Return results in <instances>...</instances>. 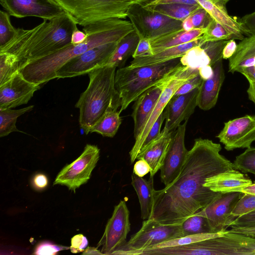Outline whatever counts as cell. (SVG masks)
I'll use <instances>...</instances> for the list:
<instances>
[{"label":"cell","mask_w":255,"mask_h":255,"mask_svg":"<svg viewBox=\"0 0 255 255\" xmlns=\"http://www.w3.org/2000/svg\"><path fill=\"white\" fill-rule=\"evenodd\" d=\"M220 144L208 139H195L178 177L154 192L153 206L149 219L161 224H182L202 210L220 193L204 186L206 180L232 169L233 163L220 154Z\"/></svg>","instance_id":"obj_1"},{"label":"cell","mask_w":255,"mask_h":255,"mask_svg":"<svg viewBox=\"0 0 255 255\" xmlns=\"http://www.w3.org/2000/svg\"><path fill=\"white\" fill-rule=\"evenodd\" d=\"M134 30L129 20L112 18L98 21L83 27L87 35L83 43L67 46L45 57L32 61L19 71L31 82L41 85L56 78L57 71L66 62L89 49L100 45L119 41Z\"/></svg>","instance_id":"obj_2"},{"label":"cell","mask_w":255,"mask_h":255,"mask_svg":"<svg viewBox=\"0 0 255 255\" xmlns=\"http://www.w3.org/2000/svg\"><path fill=\"white\" fill-rule=\"evenodd\" d=\"M77 28L74 18L65 11L49 20H44L32 29L16 28L14 36L0 48V52L15 55L20 69L70 44L72 33Z\"/></svg>","instance_id":"obj_3"},{"label":"cell","mask_w":255,"mask_h":255,"mask_svg":"<svg viewBox=\"0 0 255 255\" xmlns=\"http://www.w3.org/2000/svg\"><path fill=\"white\" fill-rule=\"evenodd\" d=\"M116 67L105 65L89 72V85L75 105L80 128L86 134L106 112L118 110L121 100L115 87Z\"/></svg>","instance_id":"obj_4"},{"label":"cell","mask_w":255,"mask_h":255,"mask_svg":"<svg viewBox=\"0 0 255 255\" xmlns=\"http://www.w3.org/2000/svg\"><path fill=\"white\" fill-rule=\"evenodd\" d=\"M183 65L180 57L154 65L119 68L116 72L115 87L121 98L119 112L126 110L146 90L169 76Z\"/></svg>","instance_id":"obj_5"},{"label":"cell","mask_w":255,"mask_h":255,"mask_svg":"<svg viewBox=\"0 0 255 255\" xmlns=\"http://www.w3.org/2000/svg\"><path fill=\"white\" fill-rule=\"evenodd\" d=\"M82 26L112 18L126 19L134 0H54Z\"/></svg>","instance_id":"obj_6"},{"label":"cell","mask_w":255,"mask_h":255,"mask_svg":"<svg viewBox=\"0 0 255 255\" xmlns=\"http://www.w3.org/2000/svg\"><path fill=\"white\" fill-rule=\"evenodd\" d=\"M182 237V224H163L148 219L144 220L140 229L112 255H137L155 245Z\"/></svg>","instance_id":"obj_7"},{"label":"cell","mask_w":255,"mask_h":255,"mask_svg":"<svg viewBox=\"0 0 255 255\" xmlns=\"http://www.w3.org/2000/svg\"><path fill=\"white\" fill-rule=\"evenodd\" d=\"M127 17L139 38L150 40L182 29V21L143 7L134 1L128 10Z\"/></svg>","instance_id":"obj_8"},{"label":"cell","mask_w":255,"mask_h":255,"mask_svg":"<svg viewBox=\"0 0 255 255\" xmlns=\"http://www.w3.org/2000/svg\"><path fill=\"white\" fill-rule=\"evenodd\" d=\"M100 149L87 144L80 156L65 166L57 174L53 185H64L75 193L76 189L86 184L99 159Z\"/></svg>","instance_id":"obj_9"},{"label":"cell","mask_w":255,"mask_h":255,"mask_svg":"<svg viewBox=\"0 0 255 255\" xmlns=\"http://www.w3.org/2000/svg\"><path fill=\"white\" fill-rule=\"evenodd\" d=\"M118 42L99 45L72 58L57 71L56 77L65 78L80 76L106 65Z\"/></svg>","instance_id":"obj_10"},{"label":"cell","mask_w":255,"mask_h":255,"mask_svg":"<svg viewBox=\"0 0 255 255\" xmlns=\"http://www.w3.org/2000/svg\"><path fill=\"white\" fill-rule=\"evenodd\" d=\"M199 74V69H192L184 66L175 78L165 88L148 118L142 130L135 139L134 144L129 152L131 164L136 159L137 156L151 127L164 111L168 101L175 92L189 79L195 77Z\"/></svg>","instance_id":"obj_11"},{"label":"cell","mask_w":255,"mask_h":255,"mask_svg":"<svg viewBox=\"0 0 255 255\" xmlns=\"http://www.w3.org/2000/svg\"><path fill=\"white\" fill-rule=\"evenodd\" d=\"M130 230L129 212L125 201L121 200L115 207L97 248L102 247L101 251L104 255H112L126 243Z\"/></svg>","instance_id":"obj_12"},{"label":"cell","mask_w":255,"mask_h":255,"mask_svg":"<svg viewBox=\"0 0 255 255\" xmlns=\"http://www.w3.org/2000/svg\"><path fill=\"white\" fill-rule=\"evenodd\" d=\"M243 194L242 192L220 193L195 214L207 218L212 233L225 231L237 218L232 212Z\"/></svg>","instance_id":"obj_13"},{"label":"cell","mask_w":255,"mask_h":255,"mask_svg":"<svg viewBox=\"0 0 255 255\" xmlns=\"http://www.w3.org/2000/svg\"><path fill=\"white\" fill-rule=\"evenodd\" d=\"M216 137L228 151L251 147L255 141V116L246 115L225 123Z\"/></svg>","instance_id":"obj_14"},{"label":"cell","mask_w":255,"mask_h":255,"mask_svg":"<svg viewBox=\"0 0 255 255\" xmlns=\"http://www.w3.org/2000/svg\"><path fill=\"white\" fill-rule=\"evenodd\" d=\"M187 122L185 121L174 132L160 169L161 181L165 186L178 177L186 160L188 152L185 145Z\"/></svg>","instance_id":"obj_15"},{"label":"cell","mask_w":255,"mask_h":255,"mask_svg":"<svg viewBox=\"0 0 255 255\" xmlns=\"http://www.w3.org/2000/svg\"><path fill=\"white\" fill-rule=\"evenodd\" d=\"M0 3L16 18L37 17L49 20L65 11L54 0H0Z\"/></svg>","instance_id":"obj_16"},{"label":"cell","mask_w":255,"mask_h":255,"mask_svg":"<svg viewBox=\"0 0 255 255\" xmlns=\"http://www.w3.org/2000/svg\"><path fill=\"white\" fill-rule=\"evenodd\" d=\"M183 66V65L178 70L146 90L134 101L131 114L134 123V139L142 130L163 90L175 78Z\"/></svg>","instance_id":"obj_17"},{"label":"cell","mask_w":255,"mask_h":255,"mask_svg":"<svg viewBox=\"0 0 255 255\" xmlns=\"http://www.w3.org/2000/svg\"><path fill=\"white\" fill-rule=\"evenodd\" d=\"M40 88V85L27 81L17 72L0 85V109H11L27 104Z\"/></svg>","instance_id":"obj_18"},{"label":"cell","mask_w":255,"mask_h":255,"mask_svg":"<svg viewBox=\"0 0 255 255\" xmlns=\"http://www.w3.org/2000/svg\"><path fill=\"white\" fill-rule=\"evenodd\" d=\"M199 87L186 94L173 95L166 105L164 112V128L170 132L175 131L181 122L188 120L197 106Z\"/></svg>","instance_id":"obj_19"},{"label":"cell","mask_w":255,"mask_h":255,"mask_svg":"<svg viewBox=\"0 0 255 255\" xmlns=\"http://www.w3.org/2000/svg\"><path fill=\"white\" fill-rule=\"evenodd\" d=\"M222 60H219L212 66L213 70L212 76L207 80H203L199 87L197 102V106L201 110H209L217 103L225 79Z\"/></svg>","instance_id":"obj_20"},{"label":"cell","mask_w":255,"mask_h":255,"mask_svg":"<svg viewBox=\"0 0 255 255\" xmlns=\"http://www.w3.org/2000/svg\"><path fill=\"white\" fill-rule=\"evenodd\" d=\"M252 183V181L243 173L233 168L208 178L204 186L214 192L224 194L242 192Z\"/></svg>","instance_id":"obj_21"},{"label":"cell","mask_w":255,"mask_h":255,"mask_svg":"<svg viewBox=\"0 0 255 255\" xmlns=\"http://www.w3.org/2000/svg\"><path fill=\"white\" fill-rule=\"evenodd\" d=\"M174 132L164 128L155 139L140 149L137 156L136 159H144L148 163L151 168L150 176H154L162 166Z\"/></svg>","instance_id":"obj_22"},{"label":"cell","mask_w":255,"mask_h":255,"mask_svg":"<svg viewBox=\"0 0 255 255\" xmlns=\"http://www.w3.org/2000/svg\"><path fill=\"white\" fill-rule=\"evenodd\" d=\"M216 21L222 25L231 33L234 40H242L245 35L239 21L230 16L226 7L213 0H195Z\"/></svg>","instance_id":"obj_23"},{"label":"cell","mask_w":255,"mask_h":255,"mask_svg":"<svg viewBox=\"0 0 255 255\" xmlns=\"http://www.w3.org/2000/svg\"><path fill=\"white\" fill-rule=\"evenodd\" d=\"M205 42L201 36L199 38L183 44L166 48L152 56L133 58L128 65L130 67L154 65L175 58L181 57L190 48L202 45Z\"/></svg>","instance_id":"obj_24"},{"label":"cell","mask_w":255,"mask_h":255,"mask_svg":"<svg viewBox=\"0 0 255 255\" xmlns=\"http://www.w3.org/2000/svg\"><path fill=\"white\" fill-rule=\"evenodd\" d=\"M206 30L207 27L190 31L181 29L151 40L150 43L153 52L154 54L167 48L192 41L201 37Z\"/></svg>","instance_id":"obj_25"},{"label":"cell","mask_w":255,"mask_h":255,"mask_svg":"<svg viewBox=\"0 0 255 255\" xmlns=\"http://www.w3.org/2000/svg\"><path fill=\"white\" fill-rule=\"evenodd\" d=\"M153 177L150 176L148 180L133 173L131 185L138 197L141 210V218L145 220L151 215L154 201Z\"/></svg>","instance_id":"obj_26"},{"label":"cell","mask_w":255,"mask_h":255,"mask_svg":"<svg viewBox=\"0 0 255 255\" xmlns=\"http://www.w3.org/2000/svg\"><path fill=\"white\" fill-rule=\"evenodd\" d=\"M139 40V36L134 30L127 34L118 42L106 65L119 68L123 67L128 58L134 54Z\"/></svg>","instance_id":"obj_27"},{"label":"cell","mask_w":255,"mask_h":255,"mask_svg":"<svg viewBox=\"0 0 255 255\" xmlns=\"http://www.w3.org/2000/svg\"><path fill=\"white\" fill-rule=\"evenodd\" d=\"M120 113L117 110L108 111L90 129V132H97L103 136L113 137L122 124Z\"/></svg>","instance_id":"obj_28"},{"label":"cell","mask_w":255,"mask_h":255,"mask_svg":"<svg viewBox=\"0 0 255 255\" xmlns=\"http://www.w3.org/2000/svg\"><path fill=\"white\" fill-rule=\"evenodd\" d=\"M201 7L200 5L176 3L160 4L146 8L170 18L183 21Z\"/></svg>","instance_id":"obj_29"},{"label":"cell","mask_w":255,"mask_h":255,"mask_svg":"<svg viewBox=\"0 0 255 255\" xmlns=\"http://www.w3.org/2000/svg\"><path fill=\"white\" fill-rule=\"evenodd\" d=\"M34 106H29L18 110L0 109V137L8 135L14 131L20 132L16 127L17 118L31 111Z\"/></svg>","instance_id":"obj_30"},{"label":"cell","mask_w":255,"mask_h":255,"mask_svg":"<svg viewBox=\"0 0 255 255\" xmlns=\"http://www.w3.org/2000/svg\"><path fill=\"white\" fill-rule=\"evenodd\" d=\"M182 65L192 69H197L206 66H212V60L201 45L194 46L180 57Z\"/></svg>","instance_id":"obj_31"},{"label":"cell","mask_w":255,"mask_h":255,"mask_svg":"<svg viewBox=\"0 0 255 255\" xmlns=\"http://www.w3.org/2000/svg\"><path fill=\"white\" fill-rule=\"evenodd\" d=\"M227 231V229L225 231L216 233H199L188 235L166 241L158 244L155 245L149 248H163L187 245L210 238L221 236L226 233Z\"/></svg>","instance_id":"obj_32"},{"label":"cell","mask_w":255,"mask_h":255,"mask_svg":"<svg viewBox=\"0 0 255 255\" xmlns=\"http://www.w3.org/2000/svg\"><path fill=\"white\" fill-rule=\"evenodd\" d=\"M19 69V63L15 55L0 52V85L10 79Z\"/></svg>","instance_id":"obj_33"},{"label":"cell","mask_w":255,"mask_h":255,"mask_svg":"<svg viewBox=\"0 0 255 255\" xmlns=\"http://www.w3.org/2000/svg\"><path fill=\"white\" fill-rule=\"evenodd\" d=\"M182 229L183 237L199 233H212L207 218L195 214L182 223Z\"/></svg>","instance_id":"obj_34"},{"label":"cell","mask_w":255,"mask_h":255,"mask_svg":"<svg viewBox=\"0 0 255 255\" xmlns=\"http://www.w3.org/2000/svg\"><path fill=\"white\" fill-rule=\"evenodd\" d=\"M234 168L244 173H251L255 175V147H250L236 156L233 162Z\"/></svg>","instance_id":"obj_35"},{"label":"cell","mask_w":255,"mask_h":255,"mask_svg":"<svg viewBox=\"0 0 255 255\" xmlns=\"http://www.w3.org/2000/svg\"><path fill=\"white\" fill-rule=\"evenodd\" d=\"M206 27V31L202 35L205 42L234 39L232 35L222 25L213 19Z\"/></svg>","instance_id":"obj_36"},{"label":"cell","mask_w":255,"mask_h":255,"mask_svg":"<svg viewBox=\"0 0 255 255\" xmlns=\"http://www.w3.org/2000/svg\"><path fill=\"white\" fill-rule=\"evenodd\" d=\"M16 28L11 24L10 15L0 11V48L8 43L14 36Z\"/></svg>","instance_id":"obj_37"},{"label":"cell","mask_w":255,"mask_h":255,"mask_svg":"<svg viewBox=\"0 0 255 255\" xmlns=\"http://www.w3.org/2000/svg\"><path fill=\"white\" fill-rule=\"evenodd\" d=\"M255 210V195L244 193L236 203L232 214L236 218Z\"/></svg>","instance_id":"obj_38"},{"label":"cell","mask_w":255,"mask_h":255,"mask_svg":"<svg viewBox=\"0 0 255 255\" xmlns=\"http://www.w3.org/2000/svg\"><path fill=\"white\" fill-rule=\"evenodd\" d=\"M70 249L69 247L54 244L49 241H43L35 247L34 255H54L59 252Z\"/></svg>","instance_id":"obj_39"},{"label":"cell","mask_w":255,"mask_h":255,"mask_svg":"<svg viewBox=\"0 0 255 255\" xmlns=\"http://www.w3.org/2000/svg\"><path fill=\"white\" fill-rule=\"evenodd\" d=\"M190 16L195 29L206 28L213 19L202 7L192 13Z\"/></svg>","instance_id":"obj_40"},{"label":"cell","mask_w":255,"mask_h":255,"mask_svg":"<svg viewBox=\"0 0 255 255\" xmlns=\"http://www.w3.org/2000/svg\"><path fill=\"white\" fill-rule=\"evenodd\" d=\"M165 120V114L164 110L151 127L144 141L141 149L147 145L160 134L161 132V128Z\"/></svg>","instance_id":"obj_41"},{"label":"cell","mask_w":255,"mask_h":255,"mask_svg":"<svg viewBox=\"0 0 255 255\" xmlns=\"http://www.w3.org/2000/svg\"><path fill=\"white\" fill-rule=\"evenodd\" d=\"M134 2L145 8L168 3H186L199 5L195 0H134Z\"/></svg>","instance_id":"obj_42"},{"label":"cell","mask_w":255,"mask_h":255,"mask_svg":"<svg viewBox=\"0 0 255 255\" xmlns=\"http://www.w3.org/2000/svg\"><path fill=\"white\" fill-rule=\"evenodd\" d=\"M255 227V210L252 212L237 217L228 228Z\"/></svg>","instance_id":"obj_43"},{"label":"cell","mask_w":255,"mask_h":255,"mask_svg":"<svg viewBox=\"0 0 255 255\" xmlns=\"http://www.w3.org/2000/svg\"><path fill=\"white\" fill-rule=\"evenodd\" d=\"M239 22L245 35H255V11L243 16Z\"/></svg>","instance_id":"obj_44"},{"label":"cell","mask_w":255,"mask_h":255,"mask_svg":"<svg viewBox=\"0 0 255 255\" xmlns=\"http://www.w3.org/2000/svg\"><path fill=\"white\" fill-rule=\"evenodd\" d=\"M154 54L150 43V40L146 38H139L136 49L132 55L133 58L151 56Z\"/></svg>","instance_id":"obj_45"},{"label":"cell","mask_w":255,"mask_h":255,"mask_svg":"<svg viewBox=\"0 0 255 255\" xmlns=\"http://www.w3.org/2000/svg\"><path fill=\"white\" fill-rule=\"evenodd\" d=\"M203 79L199 74L195 77L189 79L186 82L180 87L175 92L174 95L177 96L190 92L194 89L199 87Z\"/></svg>","instance_id":"obj_46"},{"label":"cell","mask_w":255,"mask_h":255,"mask_svg":"<svg viewBox=\"0 0 255 255\" xmlns=\"http://www.w3.org/2000/svg\"><path fill=\"white\" fill-rule=\"evenodd\" d=\"M88 245V241L82 234H77L72 238L70 249L72 253L83 252Z\"/></svg>","instance_id":"obj_47"},{"label":"cell","mask_w":255,"mask_h":255,"mask_svg":"<svg viewBox=\"0 0 255 255\" xmlns=\"http://www.w3.org/2000/svg\"><path fill=\"white\" fill-rule=\"evenodd\" d=\"M151 171L148 163L144 159H138L134 165L133 173L139 177H143Z\"/></svg>","instance_id":"obj_48"},{"label":"cell","mask_w":255,"mask_h":255,"mask_svg":"<svg viewBox=\"0 0 255 255\" xmlns=\"http://www.w3.org/2000/svg\"><path fill=\"white\" fill-rule=\"evenodd\" d=\"M48 180L46 175L43 173L35 174L32 179V185L36 190H42L48 185Z\"/></svg>","instance_id":"obj_49"},{"label":"cell","mask_w":255,"mask_h":255,"mask_svg":"<svg viewBox=\"0 0 255 255\" xmlns=\"http://www.w3.org/2000/svg\"><path fill=\"white\" fill-rule=\"evenodd\" d=\"M237 45L234 39L228 40L222 51L223 59H229L231 58L237 50Z\"/></svg>","instance_id":"obj_50"},{"label":"cell","mask_w":255,"mask_h":255,"mask_svg":"<svg viewBox=\"0 0 255 255\" xmlns=\"http://www.w3.org/2000/svg\"><path fill=\"white\" fill-rule=\"evenodd\" d=\"M87 38V35L83 31H81L77 28L72 33L71 36V44L76 45L84 42Z\"/></svg>","instance_id":"obj_51"},{"label":"cell","mask_w":255,"mask_h":255,"mask_svg":"<svg viewBox=\"0 0 255 255\" xmlns=\"http://www.w3.org/2000/svg\"><path fill=\"white\" fill-rule=\"evenodd\" d=\"M229 231L244 234L255 239V227L234 228L228 230Z\"/></svg>","instance_id":"obj_52"},{"label":"cell","mask_w":255,"mask_h":255,"mask_svg":"<svg viewBox=\"0 0 255 255\" xmlns=\"http://www.w3.org/2000/svg\"><path fill=\"white\" fill-rule=\"evenodd\" d=\"M199 72L201 78L205 80L212 76L213 70L212 66L208 65L200 68Z\"/></svg>","instance_id":"obj_53"},{"label":"cell","mask_w":255,"mask_h":255,"mask_svg":"<svg viewBox=\"0 0 255 255\" xmlns=\"http://www.w3.org/2000/svg\"><path fill=\"white\" fill-rule=\"evenodd\" d=\"M253 45H255V35L245 37L238 44L237 48H241Z\"/></svg>","instance_id":"obj_54"},{"label":"cell","mask_w":255,"mask_h":255,"mask_svg":"<svg viewBox=\"0 0 255 255\" xmlns=\"http://www.w3.org/2000/svg\"><path fill=\"white\" fill-rule=\"evenodd\" d=\"M182 29L185 31H190L195 29L190 15L182 21Z\"/></svg>","instance_id":"obj_55"},{"label":"cell","mask_w":255,"mask_h":255,"mask_svg":"<svg viewBox=\"0 0 255 255\" xmlns=\"http://www.w3.org/2000/svg\"><path fill=\"white\" fill-rule=\"evenodd\" d=\"M83 255H104L96 247H88L83 252Z\"/></svg>","instance_id":"obj_56"},{"label":"cell","mask_w":255,"mask_h":255,"mask_svg":"<svg viewBox=\"0 0 255 255\" xmlns=\"http://www.w3.org/2000/svg\"><path fill=\"white\" fill-rule=\"evenodd\" d=\"M249 99L255 105V82L249 83V87L247 90Z\"/></svg>","instance_id":"obj_57"},{"label":"cell","mask_w":255,"mask_h":255,"mask_svg":"<svg viewBox=\"0 0 255 255\" xmlns=\"http://www.w3.org/2000/svg\"><path fill=\"white\" fill-rule=\"evenodd\" d=\"M242 192L244 193H249L255 195V183H252L251 185L244 188Z\"/></svg>","instance_id":"obj_58"},{"label":"cell","mask_w":255,"mask_h":255,"mask_svg":"<svg viewBox=\"0 0 255 255\" xmlns=\"http://www.w3.org/2000/svg\"><path fill=\"white\" fill-rule=\"evenodd\" d=\"M216 1H217L221 4L226 5V3L230 0H213Z\"/></svg>","instance_id":"obj_59"}]
</instances>
